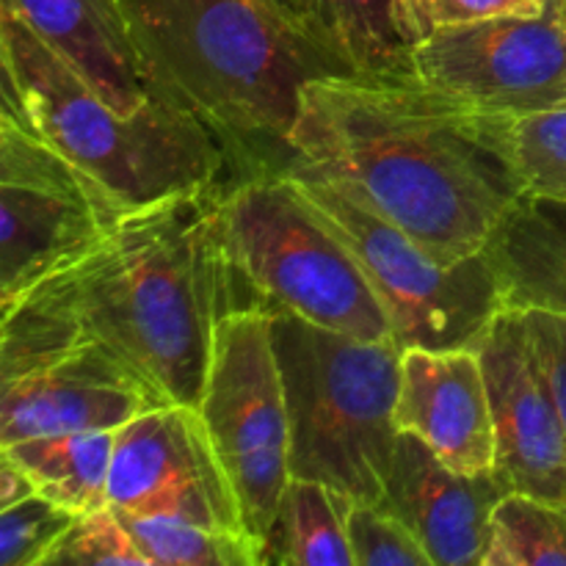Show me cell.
Listing matches in <instances>:
<instances>
[{
  "label": "cell",
  "mask_w": 566,
  "mask_h": 566,
  "mask_svg": "<svg viewBox=\"0 0 566 566\" xmlns=\"http://www.w3.org/2000/svg\"><path fill=\"white\" fill-rule=\"evenodd\" d=\"M221 186L127 210L88 252L0 310V385L94 343L197 407L230 313Z\"/></svg>",
  "instance_id": "6da1fadb"
},
{
  "label": "cell",
  "mask_w": 566,
  "mask_h": 566,
  "mask_svg": "<svg viewBox=\"0 0 566 566\" xmlns=\"http://www.w3.org/2000/svg\"><path fill=\"white\" fill-rule=\"evenodd\" d=\"M291 169L332 182L442 263L484 252L525 197L481 111L415 75H329L302 88Z\"/></svg>",
  "instance_id": "7a4b0ae2"
},
{
  "label": "cell",
  "mask_w": 566,
  "mask_h": 566,
  "mask_svg": "<svg viewBox=\"0 0 566 566\" xmlns=\"http://www.w3.org/2000/svg\"><path fill=\"white\" fill-rule=\"evenodd\" d=\"M155 94L197 116L227 180L291 169L302 88L352 75L276 0H122Z\"/></svg>",
  "instance_id": "3957f363"
},
{
  "label": "cell",
  "mask_w": 566,
  "mask_h": 566,
  "mask_svg": "<svg viewBox=\"0 0 566 566\" xmlns=\"http://www.w3.org/2000/svg\"><path fill=\"white\" fill-rule=\"evenodd\" d=\"M0 114L53 144L125 210L221 186L219 138L155 94L133 116L111 108L9 6L0 3Z\"/></svg>",
  "instance_id": "277c9868"
},
{
  "label": "cell",
  "mask_w": 566,
  "mask_h": 566,
  "mask_svg": "<svg viewBox=\"0 0 566 566\" xmlns=\"http://www.w3.org/2000/svg\"><path fill=\"white\" fill-rule=\"evenodd\" d=\"M269 318L291 418V479L379 503L401 434V346L343 335L285 310Z\"/></svg>",
  "instance_id": "5b68a950"
},
{
  "label": "cell",
  "mask_w": 566,
  "mask_h": 566,
  "mask_svg": "<svg viewBox=\"0 0 566 566\" xmlns=\"http://www.w3.org/2000/svg\"><path fill=\"white\" fill-rule=\"evenodd\" d=\"M230 313H293L363 340H396L385 307L287 171L221 182Z\"/></svg>",
  "instance_id": "8992f818"
},
{
  "label": "cell",
  "mask_w": 566,
  "mask_h": 566,
  "mask_svg": "<svg viewBox=\"0 0 566 566\" xmlns=\"http://www.w3.org/2000/svg\"><path fill=\"white\" fill-rule=\"evenodd\" d=\"M340 235L385 307L401 348H475L503 307L486 254L442 263L403 230L321 177L287 171Z\"/></svg>",
  "instance_id": "52a82bcc"
},
{
  "label": "cell",
  "mask_w": 566,
  "mask_h": 566,
  "mask_svg": "<svg viewBox=\"0 0 566 566\" xmlns=\"http://www.w3.org/2000/svg\"><path fill=\"white\" fill-rule=\"evenodd\" d=\"M197 409L235 486L243 528L265 547L291 481V418L269 313L235 310L219 321Z\"/></svg>",
  "instance_id": "ba28073f"
},
{
  "label": "cell",
  "mask_w": 566,
  "mask_h": 566,
  "mask_svg": "<svg viewBox=\"0 0 566 566\" xmlns=\"http://www.w3.org/2000/svg\"><path fill=\"white\" fill-rule=\"evenodd\" d=\"M122 213L81 166L0 114V310L88 252Z\"/></svg>",
  "instance_id": "9c48e42d"
},
{
  "label": "cell",
  "mask_w": 566,
  "mask_h": 566,
  "mask_svg": "<svg viewBox=\"0 0 566 566\" xmlns=\"http://www.w3.org/2000/svg\"><path fill=\"white\" fill-rule=\"evenodd\" d=\"M409 59L420 83L475 111L525 114L566 103V28L551 6L440 28Z\"/></svg>",
  "instance_id": "30bf717a"
},
{
  "label": "cell",
  "mask_w": 566,
  "mask_h": 566,
  "mask_svg": "<svg viewBox=\"0 0 566 566\" xmlns=\"http://www.w3.org/2000/svg\"><path fill=\"white\" fill-rule=\"evenodd\" d=\"M108 506L249 534L235 486L191 403L149 409L116 431Z\"/></svg>",
  "instance_id": "8fae6325"
},
{
  "label": "cell",
  "mask_w": 566,
  "mask_h": 566,
  "mask_svg": "<svg viewBox=\"0 0 566 566\" xmlns=\"http://www.w3.org/2000/svg\"><path fill=\"white\" fill-rule=\"evenodd\" d=\"M495 420V475L506 492L566 506V429L528 321L501 310L479 346Z\"/></svg>",
  "instance_id": "7c38bea8"
},
{
  "label": "cell",
  "mask_w": 566,
  "mask_h": 566,
  "mask_svg": "<svg viewBox=\"0 0 566 566\" xmlns=\"http://www.w3.org/2000/svg\"><path fill=\"white\" fill-rule=\"evenodd\" d=\"M171 403L108 348L83 343L0 385V446L33 437L119 431Z\"/></svg>",
  "instance_id": "4fadbf2b"
},
{
  "label": "cell",
  "mask_w": 566,
  "mask_h": 566,
  "mask_svg": "<svg viewBox=\"0 0 566 566\" xmlns=\"http://www.w3.org/2000/svg\"><path fill=\"white\" fill-rule=\"evenodd\" d=\"M506 495L492 473H459L423 440L401 431L381 506L426 547L431 566H481L497 501Z\"/></svg>",
  "instance_id": "5bb4252c"
},
{
  "label": "cell",
  "mask_w": 566,
  "mask_h": 566,
  "mask_svg": "<svg viewBox=\"0 0 566 566\" xmlns=\"http://www.w3.org/2000/svg\"><path fill=\"white\" fill-rule=\"evenodd\" d=\"M396 426L459 473H492L495 420L479 352L401 348Z\"/></svg>",
  "instance_id": "9a60e30c"
},
{
  "label": "cell",
  "mask_w": 566,
  "mask_h": 566,
  "mask_svg": "<svg viewBox=\"0 0 566 566\" xmlns=\"http://www.w3.org/2000/svg\"><path fill=\"white\" fill-rule=\"evenodd\" d=\"M111 108L133 116L155 97L122 0H0Z\"/></svg>",
  "instance_id": "2e32d148"
},
{
  "label": "cell",
  "mask_w": 566,
  "mask_h": 566,
  "mask_svg": "<svg viewBox=\"0 0 566 566\" xmlns=\"http://www.w3.org/2000/svg\"><path fill=\"white\" fill-rule=\"evenodd\" d=\"M503 307L542 310L566 318V221L523 197L484 247Z\"/></svg>",
  "instance_id": "e0dca14e"
},
{
  "label": "cell",
  "mask_w": 566,
  "mask_h": 566,
  "mask_svg": "<svg viewBox=\"0 0 566 566\" xmlns=\"http://www.w3.org/2000/svg\"><path fill=\"white\" fill-rule=\"evenodd\" d=\"M304 31L352 75H415L396 0H291Z\"/></svg>",
  "instance_id": "ac0fdd59"
},
{
  "label": "cell",
  "mask_w": 566,
  "mask_h": 566,
  "mask_svg": "<svg viewBox=\"0 0 566 566\" xmlns=\"http://www.w3.org/2000/svg\"><path fill=\"white\" fill-rule=\"evenodd\" d=\"M116 431L55 434L0 446L28 470L39 495L75 514L108 506V473Z\"/></svg>",
  "instance_id": "d6986e66"
},
{
  "label": "cell",
  "mask_w": 566,
  "mask_h": 566,
  "mask_svg": "<svg viewBox=\"0 0 566 566\" xmlns=\"http://www.w3.org/2000/svg\"><path fill=\"white\" fill-rule=\"evenodd\" d=\"M348 501L321 481H287L265 539V564L354 566L346 534Z\"/></svg>",
  "instance_id": "ffe728a7"
},
{
  "label": "cell",
  "mask_w": 566,
  "mask_h": 566,
  "mask_svg": "<svg viewBox=\"0 0 566 566\" xmlns=\"http://www.w3.org/2000/svg\"><path fill=\"white\" fill-rule=\"evenodd\" d=\"M481 116L525 197L566 205V103L525 114L481 111Z\"/></svg>",
  "instance_id": "44dd1931"
},
{
  "label": "cell",
  "mask_w": 566,
  "mask_h": 566,
  "mask_svg": "<svg viewBox=\"0 0 566 566\" xmlns=\"http://www.w3.org/2000/svg\"><path fill=\"white\" fill-rule=\"evenodd\" d=\"M149 566H260L263 542L243 531H219L164 514H122Z\"/></svg>",
  "instance_id": "7402d4cb"
},
{
  "label": "cell",
  "mask_w": 566,
  "mask_h": 566,
  "mask_svg": "<svg viewBox=\"0 0 566 566\" xmlns=\"http://www.w3.org/2000/svg\"><path fill=\"white\" fill-rule=\"evenodd\" d=\"M481 566H566V506L506 492L492 512Z\"/></svg>",
  "instance_id": "603a6c76"
},
{
  "label": "cell",
  "mask_w": 566,
  "mask_h": 566,
  "mask_svg": "<svg viewBox=\"0 0 566 566\" xmlns=\"http://www.w3.org/2000/svg\"><path fill=\"white\" fill-rule=\"evenodd\" d=\"M75 520V512L39 492L14 506L0 509V564L44 566Z\"/></svg>",
  "instance_id": "cb8c5ba5"
},
{
  "label": "cell",
  "mask_w": 566,
  "mask_h": 566,
  "mask_svg": "<svg viewBox=\"0 0 566 566\" xmlns=\"http://www.w3.org/2000/svg\"><path fill=\"white\" fill-rule=\"evenodd\" d=\"M346 534L354 566H431L426 547L381 503L348 501Z\"/></svg>",
  "instance_id": "d4e9b609"
},
{
  "label": "cell",
  "mask_w": 566,
  "mask_h": 566,
  "mask_svg": "<svg viewBox=\"0 0 566 566\" xmlns=\"http://www.w3.org/2000/svg\"><path fill=\"white\" fill-rule=\"evenodd\" d=\"M44 566H149L111 506L77 514Z\"/></svg>",
  "instance_id": "484cf974"
},
{
  "label": "cell",
  "mask_w": 566,
  "mask_h": 566,
  "mask_svg": "<svg viewBox=\"0 0 566 566\" xmlns=\"http://www.w3.org/2000/svg\"><path fill=\"white\" fill-rule=\"evenodd\" d=\"M547 0H396V20L409 50L440 28L468 25L492 17L542 14Z\"/></svg>",
  "instance_id": "4316f807"
},
{
  "label": "cell",
  "mask_w": 566,
  "mask_h": 566,
  "mask_svg": "<svg viewBox=\"0 0 566 566\" xmlns=\"http://www.w3.org/2000/svg\"><path fill=\"white\" fill-rule=\"evenodd\" d=\"M525 321H528L536 357H539L542 370H545L547 385H551V392L556 398V407L562 412L566 429V318L556 313L528 310Z\"/></svg>",
  "instance_id": "83f0119b"
},
{
  "label": "cell",
  "mask_w": 566,
  "mask_h": 566,
  "mask_svg": "<svg viewBox=\"0 0 566 566\" xmlns=\"http://www.w3.org/2000/svg\"><path fill=\"white\" fill-rule=\"evenodd\" d=\"M31 495H36V484L28 475V470L9 453L0 451V509L14 506Z\"/></svg>",
  "instance_id": "f1b7e54d"
},
{
  "label": "cell",
  "mask_w": 566,
  "mask_h": 566,
  "mask_svg": "<svg viewBox=\"0 0 566 566\" xmlns=\"http://www.w3.org/2000/svg\"><path fill=\"white\" fill-rule=\"evenodd\" d=\"M547 6H551L553 14H556L558 22L566 28V0H547Z\"/></svg>",
  "instance_id": "f546056e"
},
{
  "label": "cell",
  "mask_w": 566,
  "mask_h": 566,
  "mask_svg": "<svg viewBox=\"0 0 566 566\" xmlns=\"http://www.w3.org/2000/svg\"><path fill=\"white\" fill-rule=\"evenodd\" d=\"M542 205H547V208H551L558 219L566 221V205H551V202H542Z\"/></svg>",
  "instance_id": "4dcf8cb0"
},
{
  "label": "cell",
  "mask_w": 566,
  "mask_h": 566,
  "mask_svg": "<svg viewBox=\"0 0 566 566\" xmlns=\"http://www.w3.org/2000/svg\"><path fill=\"white\" fill-rule=\"evenodd\" d=\"M276 3H280L282 6V9H285L287 11V14H291L293 17V20H296V14H293V9H291V0H276ZM298 22V20H296ZM298 25H302V22H298Z\"/></svg>",
  "instance_id": "1f68e13d"
}]
</instances>
